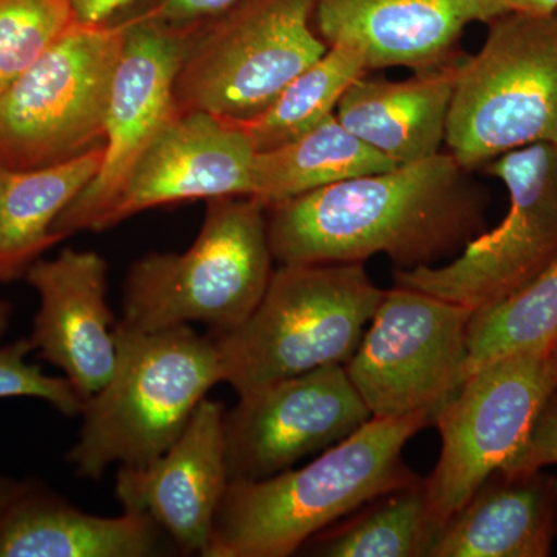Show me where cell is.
Masks as SVG:
<instances>
[{"label": "cell", "mask_w": 557, "mask_h": 557, "mask_svg": "<svg viewBox=\"0 0 557 557\" xmlns=\"http://www.w3.org/2000/svg\"><path fill=\"white\" fill-rule=\"evenodd\" d=\"M485 190L449 152L267 207L274 262L437 265L485 228Z\"/></svg>", "instance_id": "cell-1"}, {"label": "cell", "mask_w": 557, "mask_h": 557, "mask_svg": "<svg viewBox=\"0 0 557 557\" xmlns=\"http://www.w3.org/2000/svg\"><path fill=\"white\" fill-rule=\"evenodd\" d=\"M461 60L403 81L366 73L341 98L336 119L395 166L429 159L445 145Z\"/></svg>", "instance_id": "cell-20"}, {"label": "cell", "mask_w": 557, "mask_h": 557, "mask_svg": "<svg viewBox=\"0 0 557 557\" xmlns=\"http://www.w3.org/2000/svg\"><path fill=\"white\" fill-rule=\"evenodd\" d=\"M370 418L343 364L242 395L223 421L230 482L273 478L343 442Z\"/></svg>", "instance_id": "cell-13"}, {"label": "cell", "mask_w": 557, "mask_h": 557, "mask_svg": "<svg viewBox=\"0 0 557 557\" xmlns=\"http://www.w3.org/2000/svg\"><path fill=\"white\" fill-rule=\"evenodd\" d=\"M127 20L76 24L0 94V164L36 170L104 145Z\"/></svg>", "instance_id": "cell-8"}, {"label": "cell", "mask_w": 557, "mask_h": 557, "mask_svg": "<svg viewBox=\"0 0 557 557\" xmlns=\"http://www.w3.org/2000/svg\"><path fill=\"white\" fill-rule=\"evenodd\" d=\"M225 412L218 399H201L166 453L146 467H120L116 474L115 494L123 511L149 516L188 555H207L230 483Z\"/></svg>", "instance_id": "cell-15"}, {"label": "cell", "mask_w": 557, "mask_h": 557, "mask_svg": "<svg viewBox=\"0 0 557 557\" xmlns=\"http://www.w3.org/2000/svg\"><path fill=\"white\" fill-rule=\"evenodd\" d=\"M458 65L448 152L469 171L511 150L557 146V11H507Z\"/></svg>", "instance_id": "cell-6"}, {"label": "cell", "mask_w": 557, "mask_h": 557, "mask_svg": "<svg viewBox=\"0 0 557 557\" xmlns=\"http://www.w3.org/2000/svg\"><path fill=\"white\" fill-rule=\"evenodd\" d=\"M11 317H13V306L9 300L0 299V341L9 332Z\"/></svg>", "instance_id": "cell-33"}, {"label": "cell", "mask_w": 557, "mask_h": 557, "mask_svg": "<svg viewBox=\"0 0 557 557\" xmlns=\"http://www.w3.org/2000/svg\"><path fill=\"white\" fill-rule=\"evenodd\" d=\"M553 395H556V397H557V386H556V391H555V394H553Z\"/></svg>", "instance_id": "cell-34"}, {"label": "cell", "mask_w": 557, "mask_h": 557, "mask_svg": "<svg viewBox=\"0 0 557 557\" xmlns=\"http://www.w3.org/2000/svg\"><path fill=\"white\" fill-rule=\"evenodd\" d=\"M557 533V479L497 471L434 539L429 557H547Z\"/></svg>", "instance_id": "cell-18"}, {"label": "cell", "mask_w": 557, "mask_h": 557, "mask_svg": "<svg viewBox=\"0 0 557 557\" xmlns=\"http://www.w3.org/2000/svg\"><path fill=\"white\" fill-rule=\"evenodd\" d=\"M317 0H236L196 22L175 79L180 113L244 123L327 51L313 25Z\"/></svg>", "instance_id": "cell-7"}, {"label": "cell", "mask_w": 557, "mask_h": 557, "mask_svg": "<svg viewBox=\"0 0 557 557\" xmlns=\"http://www.w3.org/2000/svg\"><path fill=\"white\" fill-rule=\"evenodd\" d=\"M557 465V397L552 395L534 421L518 457L502 471H531Z\"/></svg>", "instance_id": "cell-28"}, {"label": "cell", "mask_w": 557, "mask_h": 557, "mask_svg": "<svg viewBox=\"0 0 557 557\" xmlns=\"http://www.w3.org/2000/svg\"><path fill=\"white\" fill-rule=\"evenodd\" d=\"M362 262L278 265L239 327L212 336L220 383L247 395L325 366L346 364L383 299Z\"/></svg>", "instance_id": "cell-4"}, {"label": "cell", "mask_w": 557, "mask_h": 557, "mask_svg": "<svg viewBox=\"0 0 557 557\" xmlns=\"http://www.w3.org/2000/svg\"><path fill=\"white\" fill-rule=\"evenodd\" d=\"M553 341H557V255L527 287L474 313L461 383L497 359Z\"/></svg>", "instance_id": "cell-25"}, {"label": "cell", "mask_w": 557, "mask_h": 557, "mask_svg": "<svg viewBox=\"0 0 557 557\" xmlns=\"http://www.w3.org/2000/svg\"><path fill=\"white\" fill-rule=\"evenodd\" d=\"M115 339V369L84 403L78 442L67 454L83 479H101L112 465L139 468L159 458L220 383L215 339L190 325L138 332L119 322Z\"/></svg>", "instance_id": "cell-3"}, {"label": "cell", "mask_w": 557, "mask_h": 557, "mask_svg": "<svg viewBox=\"0 0 557 557\" xmlns=\"http://www.w3.org/2000/svg\"><path fill=\"white\" fill-rule=\"evenodd\" d=\"M437 536L426 483L388 493L339 527H329L300 549L322 557H429Z\"/></svg>", "instance_id": "cell-24"}, {"label": "cell", "mask_w": 557, "mask_h": 557, "mask_svg": "<svg viewBox=\"0 0 557 557\" xmlns=\"http://www.w3.org/2000/svg\"><path fill=\"white\" fill-rule=\"evenodd\" d=\"M255 159L236 124L207 112L180 113L139 159L97 231L166 205L251 197Z\"/></svg>", "instance_id": "cell-14"}, {"label": "cell", "mask_w": 557, "mask_h": 557, "mask_svg": "<svg viewBox=\"0 0 557 557\" xmlns=\"http://www.w3.org/2000/svg\"><path fill=\"white\" fill-rule=\"evenodd\" d=\"M267 205L256 197L207 200L199 236L183 252L135 260L120 324L156 332L194 322L223 335L244 324L273 276Z\"/></svg>", "instance_id": "cell-5"}, {"label": "cell", "mask_w": 557, "mask_h": 557, "mask_svg": "<svg viewBox=\"0 0 557 557\" xmlns=\"http://www.w3.org/2000/svg\"><path fill=\"white\" fill-rule=\"evenodd\" d=\"M143 13L127 17V32L110 86L100 171L54 223L67 237L97 231L132 171L161 131L180 115L175 79L194 32Z\"/></svg>", "instance_id": "cell-12"}, {"label": "cell", "mask_w": 557, "mask_h": 557, "mask_svg": "<svg viewBox=\"0 0 557 557\" xmlns=\"http://www.w3.org/2000/svg\"><path fill=\"white\" fill-rule=\"evenodd\" d=\"M234 2L236 0H157L145 13L170 24H193L215 16Z\"/></svg>", "instance_id": "cell-29"}, {"label": "cell", "mask_w": 557, "mask_h": 557, "mask_svg": "<svg viewBox=\"0 0 557 557\" xmlns=\"http://www.w3.org/2000/svg\"><path fill=\"white\" fill-rule=\"evenodd\" d=\"M504 0H317L313 25L327 44H348L366 67L416 72L460 61L458 42L469 25L507 13Z\"/></svg>", "instance_id": "cell-17"}, {"label": "cell", "mask_w": 557, "mask_h": 557, "mask_svg": "<svg viewBox=\"0 0 557 557\" xmlns=\"http://www.w3.org/2000/svg\"><path fill=\"white\" fill-rule=\"evenodd\" d=\"M76 24L73 0H0V94Z\"/></svg>", "instance_id": "cell-26"}, {"label": "cell", "mask_w": 557, "mask_h": 557, "mask_svg": "<svg viewBox=\"0 0 557 557\" xmlns=\"http://www.w3.org/2000/svg\"><path fill=\"white\" fill-rule=\"evenodd\" d=\"M137 0H73L76 20L84 25H100L112 22Z\"/></svg>", "instance_id": "cell-30"}, {"label": "cell", "mask_w": 557, "mask_h": 557, "mask_svg": "<svg viewBox=\"0 0 557 557\" xmlns=\"http://www.w3.org/2000/svg\"><path fill=\"white\" fill-rule=\"evenodd\" d=\"M395 164L329 116L302 137L256 152L252 194L270 207Z\"/></svg>", "instance_id": "cell-22"}, {"label": "cell", "mask_w": 557, "mask_h": 557, "mask_svg": "<svg viewBox=\"0 0 557 557\" xmlns=\"http://www.w3.org/2000/svg\"><path fill=\"white\" fill-rule=\"evenodd\" d=\"M366 73L369 70L361 50L348 44H335L296 76L258 116L234 124L244 131L256 152L287 145L335 115L348 87Z\"/></svg>", "instance_id": "cell-23"}, {"label": "cell", "mask_w": 557, "mask_h": 557, "mask_svg": "<svg viewBox=\"0 0 557 557\" xmlns=\"http://www.w3.org/2000/svg\"><path fill=\"white\" fill-rule=\"evenodd\" d=\"M557 386V341L472 373L435 412L442 450L426 483L437 533L494 472L512 463Z\"/></svg>", "instance_id": "cell-9"}, {"label": "cell", "mask_w": 557, "mask_h": 557, "mask_svg": "<svg viewBox=\"0 0 557 557\" xmlns=\"http://www.w3.org/2000/svg\"><path fill=\"white\" fill-rule=\"evenodd\" d=\"M168 534L141 512L115 518L81 511L36 480L0 515V557H150Z\"/></svg>", "instance_id": "cell-19"}, {"label": "cell", "mask_w": 557, "mask_h": 557, "mask_svg": "<svg viewBox=\"0 0 557 557\" xmlns=\"http://www.w3.org/2000/svg\"><path fill=\"white\" fill-rule=\"evenodd\" d=\"M104 145L36 170L0 164V284L24 277L47 249L65 240L53 226L100 171Z\"/></svg>", "instance_id": "cell-21"}, {"label": "cell", "mask_w": 557, "mask_h": 557, "mask_svg": "<svg viewBox=\"0 0 557 557\" xmlns=\"http://www.w3.org/2000/svg\"><path fill=\"white\" fill-rule=\"evenodd\" d=\"M474 310L420 289L384 292L344 368L370 416L435 412L461 386Z\"/></svg>", "instance_id": "cell-11"}, {"label": "cell", "mask_w": 557, "mask_h": 557, "mask_svg": "<svg viewBox=\"0 0 557 557\" xmlns=\"http://www.w3.org/2000/svg\"><path fill=\"white\" fill-rule=\"evenodd\" d=\"M429 412L372 417L302 468L234 480L220 500L205 557H288L370 502L420 482L403 448L432 424Z\"/></svg>", "instance_id": "cell-2"}, {"label": "cell", "mask_w": 557, "mask_h": 557, "mask_svg": "<svg viewBox=\"0 0 557 557\" xmlns=\"http://www.w3.org/2000/svg\"><path fill=\"white\" fill-rule=\"evenodd\" d=\"M508 11L547 14L557 11V0H504Z\"/></svg>", "instance_id": "cell-31"}, {"label": "cell", "mask_w": 557, "mask_h": 557, "mask_svg": "<svg viewBox=\"0 0 557 557\" xmlns=\"http://www.w3.org/2000/svg\"><path fill=\"white\" fill-rule=\"evenodd\" d=\"M504 183L507 215L446 265L394 271L395 285L479 311L516 295L557 255V146L511 150L482 168Z\"/></svg>", "instance_id": "cell-10"}, {"label": "cell", "mask_w": 557, "mask_h": 557, "mask_svg": "<svg viewBox=\"0 0 557 557\" xmlns=\"http://www.w3.org/2000/svg\"><path fill=\"white\" fill-rule=\"evenodd\" d=\"M108 262L86 249L36 260L25 281L38 293L30 338L44 361L62 370L86 401L116 364L115 321L108 304Z\"/></svg>", "instance_id": "cell-16"}, {"label": "cell", "mask_w": 557, "mask_h": 557, "mask_svg": "<svg viewBox=\"0 0 557 557\" xmlns=\"http://www.w3.org/2000/svg\"><path fill=\"white\" fill-rule=\"evenodd\" d=\"M35 351L30 338L0 346V398L28 397L49 403L65 417L81 416L84 398L70 381L50 376L28 361Z\"/></svg>", "instance_id": "cell-27"}, {"label": "cell", "mask_w": 557, "mask_h": 557, "mask_svg": "<svg viewBox=\"0 0 557 557\" xmlns=\"http://www.w3.org/2000/svg\"><path fill=\"white\" fill-rule=\"evenodd\" d=\"M22 480L0 478V515L9 507L10 502L20 493Z\"/></svg>", "instance_id": "cell-32"}]
</instances>
